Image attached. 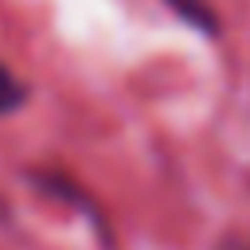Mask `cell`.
Wrapping results in <instances>:
<instances>
[{
  "label": "cell",
  "instance_id": "1",
  "mask_svg": "<svg viewBox=\"0 0 250 250\" xmlns=\"http://www.w3.org/2000/svg\"><path fill=\"white\" fill-rule=\"evenodd\" d=\"M180 20H188V23H195V27H203V31H215V16H211V8L203 4V0H164Z\"/></svg>",
  "mask_w": 250,
  "mask_h": 250
},
{
  "label": "cell",
  "instance_id": "3",
  "mask_svg": "<svg viewBox=\"0 0 250 250\" xmlns=\"http://www.w3.org/2000/svg\"><path fill=\"white\" fill-rule=\"evenodd\" d=\"M223 250H242V246H238V242H227V246H223Z\"/></svg>",
  "mask_w": 250,
  "mask_h": 250
},
{
  "label": "cell",
  "instance_id": "2",
  "mask_svg": "<svg viewBox=\"0 0 250 250\" xmlns=\"http://www.w3.org/2000/svg\"><path fill=\"white\" fill-rule=\"evenodd\" d=\"M20 102H23V86H20V78L0 62V113H12Z\"/></svg>",
  "mask_w": 250,
  "mask_h": 250
}]
</instances>
